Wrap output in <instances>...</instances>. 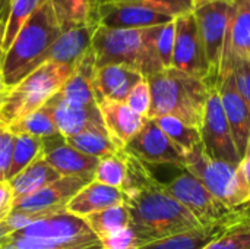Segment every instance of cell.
<instances>
[{
	"label": "cell",
	"instance_id": "60d3db41",
	"mask_svg": "<svg viewBox=\"0 0 250 249\" xmlns=\"http://www.w3.org/2000/svg\"><path fill=\"white\" fill-rule=\"evenodd\" d=\"M237 188L239 203H248L250 200V156H246L237 166Z\"/></svg>",
	"mask_w": 250,
	"mask_h": 249
},
{
	"label": "cell",
	"instance_id": "4fadbf2b",
	"mask_svg": "<svg viewBox=\"0 0 250 249\" xmlns=\"http://www.w3.org/2000/svg\"><path fill=\"white\" fill-rule=\"evenodd\" d=\"M125 151L145 164L185 169V154L167 138L155 120L146 119L142 129L126 144Z\"/></svg>",
	"mask_w": 250,
	"mask_h": 249
},
{
	"label": "cell",
	"instance_id": "8d00e7d4",
	"mask_svg": "<svg viewBox=\"0 0 250 249\" xmlns=\"http://www.w3.org/2000/svg\"><path fill=\"white\" fill-rule=\"evenodd\" d=\"M125 103L127 104V107L132 112L148 119L149 109H151V90H149V84L145 78L130 91V94L127 95Z\"/></svg>",
	"mask_w": 250,
	"mask_h": 249
},
{
	"label": "cell",
	"instance_id": "f1b7e54d",
	"mask_svg": "<svg viewBox=\"0 0 250 249\" xmlns=\"http://www.w3.org/2000/svg\"><path fill=\"white\" fill-rule=\"evenodd\" d=\"M152 120H155L158 128L183 154L201 145V132L198 128L189 126L173 116H160Z\"/></svg>",
	"mask_w": 250,
	"mask_h": 249
},
{
	"label": "cell",
	"instance_id": "f6af8a7d",
	"mask_svg": "<svg viewBox=\"0 0 250 249\" xmlns=\"http://www.w3.org/2000/svg\"><path fill=\"white\" fill-rule=\"evenodd\" d=\"M7 92H9V88L6 87V84L3 81V76H1V72H0V104L4 100V97L7 95Z\"/></svg>",
	"mask_w": 250,
	"mask_h": 249
},
{
	"label": "cell",
	"instance_id": "484cf974",
	"mask_svg": "<svg viewBox=\"0 0 250 249\" xmlns=\"http://www.w3.org/2000/svg\"><path fill=\"white\" fill-rule=\"evenodd\" d=\"M60 178L62 176L42 157V153H40L38 157L32 163H29L12 181H9L12 191H13L15 203L51 185Z\"/></svg>",
	"mask_w": 250,
	"mask_h": 249
},
{
	"label": "cell",
	"instance_id": "2e32d148",
	"mask_svg": "<svg viewBox=\"0 0 250 249\" xmlns=\"http://www.w3.org/2000/svg\"><path fill=\"white\" fill-rule=\"evenodd\" d=\"M248 203L233 207L224 217L198 229H192L183 233H177L168 238H163L146 244L139 249H207L212 242L220 239L245 213Z\"/></svg>",
	"mask_w": 250,
	"mask_h": 249
},
{
	"label": "cell",
	"instance_id": "6da1fadb",
	"mask_svg": "<svg viewBox=\"0 0 250 249\" xmlns=\"http://www.w3.org/2000/svg\"><path fill=\"white\" fill-rule=\"evenodd\" d=\"M125 151V150H123ZM126 176L122 186L130 214V227L145 244L201 227V222L186 210L146 167L125 151Z\"/></svg>",
	"mask_w": 250,
	"mask_h": 249
},
{
	"label": "cell",
	"instance_id": "f546056e",
	"mask_svg": "<svg viewBox=\"0 0 250 249\" xmlns=\"http://www.w3.org/2000/svg\"><path fill=\"white\" fill-rule=\"evenodd\" d=\"M48 0H13L10 13L4 26V35L1 41V48L6 53L21 28L26 23V21Z\"/></svg>",
	"mask_w": 250,
	"mask_h": 249
},
{
	"label": "cell",
	"instance_id": "277c9868",
	"mask_svg": "<svg viewBox=\"0 0 250 249\" xmlns=\"http://www.w3.org/2000/svg\"><path fill=\"white\" fill-rule=\"evenodd\" d=\"M158 26L145 29H111L98 26L91 44L95 68L125 65L141 72L144 78L163 70L164 68L155 48Z\"/></svg>",
	"mask_w": 250,
	"mask_h": 249
},
{
	"label": "cell",
	"instance_id": "7dc6e473",
	"mask_svg": "<svg viewBox=\"0 0 250 249\" xmlns=\"http://www.w3.org/2000/svg\"><path fill=\"white\" fill-rule=\"evenodd\" d=\"M3 57H4V51H3V48L0 45V68H1V63H3Z\"/></svg>",
	"mask_w": 250,
	"mask_h": 249
},
{
	"label": "cell",
	"instance_id": "b9f144b4",
	"mask_svg": "<svg viewBox=\"0 0 250 249\" xmlns=\"http://www.w3.org/2000/svg\"><path fill=\"white\" fill-rule=\"evenodd\" d=\"M15 204L12 186L7 181L0 182V222L9 219Z\"/></svg>",
	"mask_w": 250,
	"mask_h": 249
},
{
	"label": "cell",
	"instance_id": "ee69618b",
	"mask_svg": "<svg viewBox=\"0 0 250 249\" xmlns=\"http://www.w3.org/2000/svg\"><path fill=\"white\" fill-rule=\"evenodd\" d=\"M12 3H13V0H0V21L4 22V23L7 22Z\"/></svg>",
	"mask_w": 250,
	"mask_h": 249
},
{
	"label": "cell",
	"instance_id": "e575fe53",
	"mask_svg": "<svg viewBox=\"0 0 250 249\" xmlns=\"http://www.w3.org/2000/svg\"><path fill=\"white\" fill-rule=\"evenodd\" d=\"M155 48L160 62L164 69L171 68L173 50H174V19L157 28L155 34Z\"/></svg>",
	"mask_w": 250,
	"mask_h": 249
},
{
	"label": "cell",
	"instance_id": "7bdbcfd3",
	"mask_svg": "<svg viewBox=\"0 0 250 249\" xmlns=\"http://www.w3.org/2000/svg\"><path fill=\"white\" fill-rule=\"evenodd\" d=\"M15 232H16V229L13 227V225L10 223L9 219L0 222V247L4 245V244L7 242L9 236H10L12 233H15Z\"/></svg>",
	"mask_w": 250,
	"mask_h": 249
},
{
	"label": "cell",
	"instance_id": "8992f818",
	"mask_svg": "<svg viewBox=\"0 0 250 249\" xmlns=\"http://www.w3.org/2000/svg\"><path fill=\"white\" fill-rule=\"evenodd\" d=\"M76 66L45 62L9 90L0 104V125L9 126L42 107L69 79Z\"/></svg>",
	"mask_w": 250,
	"mask_h": 249
},
{
	"label": "cell",
	"instance_id": "816d5d0a",
	"mask_svg": "<svg viewBox=\"0 0 250 249\" xmlns=\"http://www.w3.org/2000/svg\"><path fill=\"white\" fill-rule=\"evenodd\" d=\"M199 1H201V0H199Z\"/></svg>",
	"mask_w": 250,
	"mask_h": 249
},
{
	"label": "cell",
	"instance_id": "83f0119b",
	"mask_svg": "<svg viewBox=\"0 0 250 249\" xmlns=\"http://www.w3.org/2000/svg\"><path fill=\"white\" fill-rule=\"evenodd\" d=\"M83 220L100 241L130 226V214L126 204L114 205L103 211L89 214L83 217Z\"/></svg>",
	"mask_w": 250,
	"mask_h": 249
},
{
	"label": "cell",
	"instance_id": "9c48e42d",
	"mask_svg": "<svg viewBox=\"0 0 250 249\" xmlns=\"http://www.w3.org/2000/svg\"><path fill=\"white\" fill-rule=\"evenodd\" d=\"M185 170L192 173L227 208L240 205L237 167L208 157L202 144L185 154Z\"/></svg>",
	"mask_w": 250,
	"mask_h": 249
},
{
	"label": "cell",
	"instance_id": "9a60e30c",
	"mask_svg": "<svg viewBox=\"0 0 250 249\" xmlns=\"http://www.w3.org/2000/svg\"><path fill=\"white\" fill-rule=\"evenodd\" d=\"M250 60V4L248 0H231L224 41L220 82L233 72L239 62Z\"/></svg>",
	"mask_w": 250,
	"mask_h": 249
},
{
	"label": "cell",
	"instance_id": "e0dca14e",
	"mask_svg": "<svg viewBox=\"0 0 250 249\" xmlns=\"http://www.w3.org/2000/svg\"><path fill=\"white\" fill-rule=\"evenodd\" d=\"M63 138H70L89 128H105L98 106H81L63 100L57 92L44 104Z\"/></svg>",
	"mask_w": 250,
	"mask_h": 249
},
{
	"label": "cell",
	"instance_id": "5b68a950",
	"mask_svg": "<svg viewBox=\"0 0 250 249\" xmlns=\"http://www.w3.org/2000/svg\"><path fill=\"white\" fill-rule=\"evenodd\" d=\"M6 244L18 249H104L82 217L66 211L29 223Z\"/></svg>",
	"mask_w": 250,
	"mask_h": 249
},
{
	"label": "cell",
	"instance_id": "74e56055",
	"mask_svg": "<svg viewBox=\"0 0 250 249\" xmlns=\"http://www.w3.org/2000/svg\"><path fill=\"white\" fill-rule=\"evenodd\" d=\"M105 1H139V3H146L151 4L171 16H180L185 13L193 12L196 3L199 0H105Z\"/></svg>",
	"mask_w": 250,
	"mask_h": 249
},
{
	"label": "cell",
	"instance_id": "7a4b0ae2",
	"mask_svg": "<svg viewBox=\"0 0 250 249\" xmlns=\"http://www.w3.org/2000/svg\"><path fill=\"white\" fill-rule=\"evenodd\" d=\"M145 79L151 90L148 119L173 116L189 126L201 128L209 91L215 85L174 68L163 69Z\"/></svg>",
	"mask_w": 250,
	"mask_h": 249
},
{
	"label": "cell",
	"instance_id": "603a6c76",
	"mask_svg": "<svg viewBox=\"0 0 250 249\" xmlns=\"http://www.w3.org/2000/svg\"><path fill=\"white\" fill-rule=\"evenodd\" d=\"M97 28L98 26H82L63 31L45 53L44 62L78 66V63L91 50L92 37Z\"/></svg>",
	"mask_w": 250,
	"mask_h": 249
},
{
	"label": "cell",
	"instance_id": "8fae6325",
	"mask_svg": "<svg viewBox=\"0 0 250 249\" xmlns=\"http://www.w3.org/2000/svg\"><path fill=\"white\" fill-rule=\"evenodd\" d=\"M171 68L205 79L209 84V66L193 12L174 18V50Z\"/></svg>",
	"mask_w": 250,
	"mask_h": 249
},
{
	"label": "cell",
	"instance_id": "d6a6232c",
	"mask_svg": "<svg viewBox=\"0 0 250 249\" xmlns=\"http://www.w3.org/2000/svg\"><path fill=\"white\" fill-rule=\"evenodd\" d=\"M126 176V161L125 151L120 150L116 154L103 157L98 160V166L94 175V181L104 183L111 188L122 189Z\"/></svg>",
	"mask_w": 250,
	"mask_h": 249
},
{
	"label": "cell",
	"instance_id": "7c38bea8",
	"mask_svg": "<svg viewBox=\"0 0 250 249\" xmlns=\"http://www.w3.org/2000/svg\"><path fill=\"white\" fill-rule=\"evenodd\" d=\"M166 188L201 222L202 226L220 220L231 210L220 203L192 173L185 169L173 181L166 183Z\"/></svg>",
	"mask_w": 250,
	"mask_h": 249
},
{
	"label": "cell",
	"instance_id": "836d02e7",
	"mask_svg": "<svg viewBox=\"0 0 250 249\" xmlns=\"http://www.w3.org/2000/svg\"><path fill=\"white\" fill-rule=\"evenodd\" d=\"M207 249H250V201L246 213Z\"/></svg>",
	"mask_w": 250,
	"mask_h": 249
},
{
	"label": "cell",
	"instance_id": "30bf717a",
	"mask_svg": "<svg viewBox=\"0 0 250 249\" xmlns=\"http://www.w3.org/2000/svg\"><path fill=\"white\" fill-rule=\"evenodd\" d=\"M199 132L202 150L208 157L230 163L236 167L240 164L242 160L236 150L217 87H212L209 91Z\"/></svg>",
	"mask_w": 250,
	"mask_h": 249
},
{
	"label": "cell",
	"instance_id": "cb8c5ba5",
	"mask_svg": "<svg viewBox=\"0 0 250 249\" xmlns=\"http://www.w3.org/2000/svg\"><path fill=\"white\" fill-rule=\"evenodd\" d=\"M104 1L105 0H50L62 32L82 26H100V6Z\"/></svg>",
	"mask_w": 250,
	"mask_h": 249
},
{
	"label": "cell",
	"instance_id": "ac0fdd59",
	"mask_svg": "<svg viewBox=\"0 0 250 249\" xmlns=\"http://www.w3.org/2000/svg\"><path fill=\"white\" fill-rule=\"evenodd\" d=\"M42 157L60 176H91L94 178L98 158L83 154L69 145L66 139L56 134L42 138Z\"/></svg>",
	"mask_w": 250,
	"mask_h": 249
},
{
	"label": "cell",
	"instance_id": "4316f807",
	"mask_svg": "<svg viewBox=\"0 0 250 249\" xmlns=\"http://www.w3.org/2000/svg\"><path fill=\"white\" fill-rule=\"evenodd\" d=\"M64 139L78 151L95 157L98 160L120 151V148H117V145L111 141L105 128H89L78 135Z\"/></svg>",
	"mask_w": 250,
	"mask_h": 249
},
{
	"label": "cell",
	"instance_id": "3957f363",
	"mask_svg": "<svg viewBox=\"0 0 250 249\" xmlns=\"http://www.w3.org/2000/svg\"><path fill=\"white\" fill-rule=\"evenodd\" d=\"M60 34L62 29L48 0L26 21L4 53L0 72L9 90L45 63L44 56Z\"/></svg>",
	"mask_w": 250,
	"mask_h": 249
},
{
	"label": "cell",
	"instance_id": "ba28073f",
	"mask_svg": "<svg viewBox=\"0 0 250 249\" xmlns=\"http://www.w3.org/2000/svg\"><path fill=\"white\" fill-rule=\"evenodd\" d=\"M231 0H201L193 9L209 66V84L218 87Z\"/></svg>",
	"mask_w": 250,
	"mask_h": 249
},
{
	"label": "cell",
	"instance_id": "d6986e66",
	"mask_svg": "<svg viewBox=\"0 0 250 249\" xmlns=\"http://www.w3.org/2000/svg\"><path fill=\"white\" fill-rule=\"evenodd\" d=\"M217 88H218V94L221 98L224 114L227 117V122H229V126L234 139L236 150L239 153L240 160H243L248 151L250 138L249 107L236 88L233 72L227 75Z\"/></svg>",
	"mask_w": 250,
	"mask_h": 249
},
{
	"label": "cell",
	"instance_id": "1f68e13d",
	"mask_svg": "<svg viewBox=\"0 0 250 249\" xmlns=\"http://www.w3.org/2000/svg\"><path fill=\"white\" fill-rule=\"evenodd\" d=\"M12 134H25L37 138H47L59 134L50 112L42 106L34 113L22 117L21 120L7 126Z\"/></svg>",
	"mask_w": 250,
	"mask_h": 249
},
{
	"label": "cell",
	"instance_id": "c3c4849f",
	"mask_svg": "<svg viewBox=\"0 0 250 249\" xmlns=\"http://www.w3.org/2000/svg\"><path fill=\"white\" fill-rule=\"evenodd\" d=\"M246 156H250V138H249V145H248V151H246ZM245 156V157H246Z\"/></svg>",
	"mask_w": 250,
	"mask_h": 249
},
{
	"label": "cell",
	"instance_id": "bcb514c9",
	"mask_svg": "<svg viewBox=\"0 0 250 249\" xmlns=\"http://www.w3.org/2000/svg\"><path fill=\"white\" fill-rule=\"evenodd\" d=\"M0 249H18L16 247H13L12 244H4V245H1Z\"/></svg>",
	"mask_w": 250,
	"mask_h": 249
},
{
	"label": "cell",
	"instance_id": "4dcf8cb0",
	"mask_svg": "<svg viewBox=\"0 0 250 249\" xmlns=\"http://www.w3.org/2000/svg\"><path fill=\"white\" fill-rule=\"evenodd\" d=\"M42 151V139L25 134H15V145L12 163L6 176V181H12L16 175H19L29 163H32L38 154Z\"/></svg>",
	"mask_w": 250,
	"mask_h": 249
},
{
	"label": "cell",
	"instance_id": "ffe728a7",
	"mask_svg": "<svg viewBox=\"0 0 250 249\" xmlns=\"http://www.w3.org/2000/svg\"><path fill=\"white\" fill-rule=\"evenodd\" d=\"M144 79L142 73L125 65L95 68L92 92L95 103L103 100L125 103L130 91Z\"/></svg>",
	"mask_w": 250,
	"mask_h": 249
},
{
	"label": "cell",
	"instance_id": "f35d334b",
	"mask_svg": "<svg viewBox=\"0 0 250 249\" xmlns=\"http://www.w3.org/2000/svg\"><path fill=\"white\" fill-rule=\"evenodd\" d=\"M15 145V134L9 131L7 126L0 125V182L6 181Z\"/></svg>",
	"mask_w": 250,
	"mask_h": 249
},
{
	"label": "cell",
	"instance_id": "5bb4252c",
	"mask_svg": "<svg viewBox=\"0 0 250 249\" xmlns=\"http://www.w3.org/2000/svg\"><path fill=\"white\" fill-rule=\"evenodd\" d=\"M174 16L139 1H104L100 6V26L111 29H145L171 22Z\"/></svg>",
	"mask_w": 250,
	"mask_h": 249
},
{
	"label": "cell",
	"instance_id": "44dd1931",
	"mask_svg": "<svg viewBox=\"0 0 250 249\" xmlns=\"http://www.w3.org/2000/svg\"><path fill=\"white\" fill-rule=\"evenodd\" d=\"M105 131L117 148L125 150L126 144L142 129L146 117L132 112L126 103L103 100L97 103Z\"/></svg>",
	"mask_w": 250,
	"mask_h": 249
},
{
	"label": "cell",
	"instance_id": "ab89813d",
	"mask_svg": "<svg viewBox=\"0 0 250 249\" xmlns=\"http://www.w3.org/2000/svg\"><path fill=\"white\" fill-rule=\"evenodd\" d=\"M233 75H234V82H236V88L239 91V94L242 95V98L246 101L248 107L250 110V66L249 62H239L234 69H233Z\"/></svg>",
	"mask_w": 250,
	"mask_h": 249
},
{
	"label": "cell",
	"instance_id": "f907efd6",
	"mask_svg": "<svg viewBox=\"0 0 250 249\" xmlns=\"http://www.w3.org/2000/svg\"><path fill=\"white\" fill-rule=\"evenodd\" d=\"M249 66H250V60H249Z\"/></svg>",
	"mask_w": 250,
	"mask_h": 249
},
{
	"label": "cell",
	"instance_id": "d590c367",
	"mask_svg": "<svg viewBox=\"0 0 250 249\" xmlns=\"http://www.w3.org/2000/svg\"><path fill=\"white\" fill-rule=\"evenodd\" d=\"M101 245L104 249H139L145 247L146 244L129 226V227L119 230L107 238H103Z\"/></svg>",
	"mask_w": 250,
	"mask_h": 249
},
{
	"label": "cell",
	"instance_id": "f5cc1de1",
	"mask_svg": "<svg viewBox=\"0 0 250 249\" xmlns=\"http://www.w3.org/2000/svg\"><path fill=\"white\" fill-rule=\"evenodd\" d=\"M249 201H250V200H249Z\"/></svg>",
	"mask_w": 250,
	"mask_h": 249
},
{
	"label": "cell",
	"instance_id": "681fc988",
	"mask_svg": "<svg viewBox=\"0 0 250 249\" xmlns=\"http://www.w3.org/2000/svg\"><path fill=\"white\" fill-rule=\"evenodd\" d=\"M248 1H249V4H250V0H248Z\"/></svg>",
	"mask_w": 250,
	"mask_h": 249
},
{
	"label": "cell",
	"instance_id": "52a82bcc",
	"mask_svg": "<svg viewBox=\"0 0 250 249\" xmlns=\"http://www.w3.org/2000/svg\"><path fill=\"white\" fill-rule=\"evenodd\" d=\"M92 181L91 176H62L51 185L16 201L9 220L19 230L32 222L64 213L67 203Z\"/></svg>",
	"mask_w": 250,
	"mask_h": 249
},
{
	"label": "cell",
	"instance_id": "d4e9b609",
	"mask_svg": "<svg viewBox=\"0 0 250 249\" xmlns=\"http://www.w3.org/2000/svg\"><path fill=\"white\" fill-rule=\"evenodd\" d=\"M95 73V57L92 50H89L85 57L78 63L73 73L59 90V95L73 104L81 106H95L92 92V79Z\"/></svg>",
	"mask_w": 250,
	"mask_h": 249
},
{
	"label": "cell",
	"instance_id": "7402d4cb",
	"mask_svg": "<svg viewBox=\"0 0 250 249\" xmlns=\"http://www.w3.org/2000/svg\"><path fill=\"white\" fill-rule=\"evenodd\" d=\"M120 204H125V194L122 192V189L92 181L67 203L66 213L83 219L89 214Z\"/></svg>",
	"mask_w": 250,
	"mask_h": 249
}]
</instances>
